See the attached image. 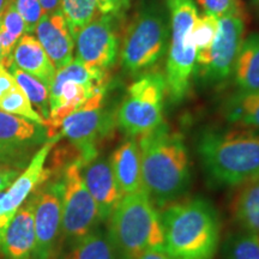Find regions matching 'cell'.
I'll return each mask as SVG.
<instances>
[{"label":"cell","mask_w":259,"mask_h":259,"mask_svg":"<svg viewBox=\"0 0 259 259\" xmlns=\"http://www.w3.org/2000/svg\"><path fill=\"white\" fill-rule=\"evenodd\" d=\"M137 259H174V258L170 257L169 254L166 253V252L162 250H150V251L144 252V253L139 255Z\"/></svg>","instance_id":"cell-36"},{"label":"cell","mask_w":259,"mask_h":259,"mask_svg":"<svg viewBox=\"0 0 259 259\" xmlns=\"http://www.w3.org/2000/svg\"><path fill=\"white\" fill-rule=\"evenodd\" d=\"M234 78L239 92L259 90V34H251L242 42L234 66Z\"/></svg>","instance_id":"cell-22"},{"label":"cell","mask_w":259,"mask_h":259,"mask_svg":"<svg viewBox=\"0 0 259 259\" xmlns=\"http://www.w3.org/2000/svg\"><path fill=\"white\" fill-rule=\"evenodd\" d=\"M204 14L222 18L229 15H244L240 0H197Z\"/></svg>","instance_id":"cell-32"},{"label":"cell","mask_w":259,"mask_h":259,"mask_svg":"<svg viewBox=\"0 0 259 259\" xmlns=\"http://www.w3.org/2000/svg\"><path fill=\"white\" fill-rule=\"evenodd\" d=\"M11 63L24 72L36 77L50 89L57 70L34 35L24 34L21 37L12 52Z\"/></svg>","instance_id":"cell-20"},{"label":"cell","mask_w":259,"mask_h":259,"mask_svg":"<svg viewBox=\"0 0 259 259\" xmlns=\"http://www.w3.org/2000/svg\"><path fill=\"white\" fill-rule=\"evenodd\" d=\"M44 9L45 15L53 14V12L60 10V0H38Z\"/></svg>","instance_id":"cell-37"},{"label":"cell","mask_w":259,"mask_h":259,"mask_svg":"<svg viewBox=\"0 0 259 259\" xmlns=\"http://www.w3.org/2000/svg\"><path fill=\"white\" fill-rule=\"evenodd\" d=\"M167 92L163 73H144L128 87L116 113V122L128 137L148 135L163 124L164 95Z\"/></svg>","instance_id":"cell-8"},{"label":"cell","mask_w":259,"mask_h":259,"mask_svg":"<svg viewBox=\"0 0 259 259\" xmlns=\"http://www.w3.org/2000/svg\"><path fill=\"white\" fill-rule=\"evenodd\" d=\"M23 18L25 24V34L35 32L38 22L45 15L41 3L38 0H10Z\"/></svg>","instance_id":"cell-31"},{"label":"cell","mask_w":259,"mask_h":259,"mask_svg":"<svg viewBox=\"0 0 259 259\" xmlns=\"http://www.w3.org/2000/svg\"><path fill=\"white\" fill-rule=\"evenodd\" d=\"M59 139L60 136L47 139L32 156L27 168L12 181L11 185L3 193L0 198V247L6 228L16 212L27 202L28 197L34 191H36L42 183H46L50 177V170L45 167V164Z\"/></svg>","instance_id":"cell-11"},{"label":"cell","mask_w":259,"mask_h":259,"mask_svg":"<svg viewBox=\"0 0 259 259\" xmlns=\"http://www.w3.org/2000/svg\"><path fill=\"white\" fill-rule=\"evenodd\" d=\"M106 71L93 69L78 60L57 70L50 87V118L47 138L58 136L61 121L82 107L93 95L105 90Z\"/></svg>","instance_id":"cell-7"},{"label":"cell","mask_w":259,"mask_h":259,"mask_svg":"<svg viewBox=\"0 0 259 259\" xmlns=\"http://www.w3.org/2000/svg\"><path fill=\"white\" fill-rule=\"evenodd\" d=\"M45 127L0 111V162H23L32 149L47 138Z\"/></svg>","instance_id":"cell-15"},{"label":"cell","mask_w":259,"mask_h":259,"mask_svg":"<svg viewBox=\"0 0 259 259\" xmlns=\"http://www.w3.org/2000/svg\"><path fill=\"white\" fill-rule=\"evenodd\" d=\"M109 163L122 196L143 189L141 149L135 138L125 139L113 151Z\"/></svg>","instance_id":"cell-19"},{"label":"cell","mask_w":259,"mask_h":259,"mask_svg":"<svg viewBox=\"0 0 259 259\" xmlns=\"http://www.w3.org/2000/svg\"><path fill=\"white\" fill-rule=\"evenodd\" d=\"M219 251L221 259H259V234L239 228L226 236Z\"/></svg>","instance_id":"cell-28"},{"label":"cell","mask_w":259,"mask_h":259,"mask_svg":"<svg viewBox=\"0 0 259 259\" xmlns=\"http://www.w3.org/2000/svg\"><path fill=\"white\" fill-rule=\"evenodd\" d=\"M16 85H17V82L14 76L10 73L9 69L4 64L0 63V100L8 95Z\"/></svg>","instance_id":"cell-34"},{"label":"cell","mask_w":259,"mask_h":259,"mask_svg":"<svg viewBox=\"0 0 259 259\" xmlns=\"http://www.w3.org/2000/svg\"><path fill=\"white\" fill-rule=\"evenodd\" d=\"M143 189L156 208L186 196L192 184L190 154L180 134L166 122L139 139Z\"/></svg>","instance_id":"cell-1"},{"label":"cell","mask_w":259,"mask_h":259,"mask_svg":"<svg viewBox=\"0 0 259 259\" xmlns=\"http://www.w3.org/2000/svg\"><path fill=\"white\" fill-rule=\"evenodd\" d=\"M105 93L106 89L93 95L82 107L67 115L58 128V136L69 139L83 164L97 157L96 142L106 126V114L102 109Z\"/></svg>","instance_id":"cell-10"},{"label":"cell","mask_w":259,"mask_h":259,"mask_svg":"<svg viewBox=\"0 0 259 259\" xmlns=\"http://www.w3.org/2000/svg\"><path fill=\"white\" fill-rule=\"evenodd\" d=\"M252 2H253V5L257 8V10L259 11V0H252Z\"/></svg>","instance_id":"cell-39"},{"label":"cell","mask_w":259,"mask_h":259,"mask_svg":"<svg viewBox=\"0 0 259 259\" xmlns=\"http://www.w3.org/2000/svg\"><path fill=\"white\" fill-rule=\"evenodd\" d=\"M35 32L56 70L73 60L74 40L60 10L42 16Z\"/></svg>","instance_id":"cell-17"},{"label":"cell","mask_w":259,"mask_h":259,"mask_svg":"<svg viewBox=\"0 0 259 259\" xmlns=\"http://www.w3.org/2000/svg\"><path fill=\"white\" fill-rule=\"evenodd\" d=\"M219 30V18L215 16L204 14L198 16L191 31V38L197 50V65L200 73L208 67L210 60V51Z\"/></svg>","instance_id":"cell-27"},{"label":"cell","mask_w":259,"mask_h":259,"mask_svg":"<svg viewBox=\"0 0 259 259\" xmlns=\"http://www.w3.org/2000/svg\"><path fill=\"white\" fill-rule=\"evenodd\" d=\"M61 180L48 183L35 193V247L32 259H52L61 233Z\"/></svg>","instance_id":"cell-12"},{"label":"cell","mask_w":259,"mask_h":259,"mask_svg":"<svg viewBox=\"0 0 259 259\" xmlns=\"http://www.w3.org/2000/svg\"><path fill=\"white\" fill-rule=\"evenodd\" d=\"M170 27L158 6H149L134 18L121 46V65L126 72L141 74L156 65L169 45Z\"/></svg>","instance_id":"cell-6"},{"label":"cell","mask_w":259,"mask_h":259,"mask_svg":"<svg viewBox=\"0 0 259 259\" xmlns=\"http://www.w3.org/2000/svg\"><path fill=\"white\" fill-rule=\"evenodd\" d=\"M82 166L79 158L71 162L61 179V233L72 242L89 234L101 222L95 200L84 184Z\"/></svg>","instance_id":"cell-9"},{"label":"cell","mask_w":259,"mask_h":259,"mask_svg":"<svg viewBox=\"0 0 259 259\" xmlns=\"http://www.w3.org/2000/svg\"><path fill=\"white\" fill-rule=\"evenodd\" d=\"M131 3V0H97L99 5V11L101 15L114 16L121 14L124 10L127 9V6Z\"/></svg>","instance_id":"cell-33"},{"label":"cell","mask_w":259,"mask_h":259,"mask_svg":"<svg viewBox=\"0 0 259 259\" xmlns=\"http://www.w3.org/2000/svg\"><path fill=\"white\" fill-rule=\"evenodd\" d=\"M245 34L244 15H229L219 19V30L210 51L209 65L202 76L223 80L231 76L241 50Z\"/></svg>","instance_id":"cell-14"},{"label":"cell","mask_w":259,"mask_h":259,"mask_svg":"<svg viewBox=\"0 0 259 259\" xmlns=\"http://www.w3.org/2000/svg\"><path fill=\"white\" fill-rule=\"evenodd\" d=\"M235 189L231 202L233 221L240 229L259 234V176Z\"/></svg>","instance_id":"cell-21"},{"label":"cell","mask_w":259,"mask_h":259,"mask_svg":"<svg viewBox=\"0 0 259 259\" xmlns=\"http://www.w3.org/2000/svg\"><path fill=\"white\" fill-rule=\"evenodd\" d=\"M225 116L235 125L259 128V90L232 95L225 105Z\"/></svg>","instance_id":"cell-24"},{"label":"cell","mask_w":259,"mask_h":259,"mask_svg":"<svg viewBox=\"0 0 259 259\" xmlns=\"http://www.w3.org/2000/svg\"><path fill=\"white\" fill-rule=\"evenodd\" d=\"M197 153L210 186L238 187L259 176V128L236 125L205 130Z\"/></svg>","instance_id":"cell-2"},{"label":"cell","mask_w":259,"mask_h":259,"mask_svg":"<svg viewBox=\"0 0 259 259\" xmlns=\"http://www.w3.org/2000/svg\"><path fill=\"white\" fill-rule=\"evenodd\" d=\"M3 193H4V191H3V192H0V198H2V196H3Z\"/></svg>","instance_id":"cell-41"},{"label":"cell","mask_w":259,"mask_h":259,"mask_svg":"<svg viewBox=\"0 0 259 259\" xmlns=\"http://www.w3.org/2000/svg\"><path fill=\"white\" fill-rule=\"evenodd\" d=\"M60 11L72 34L73 40L80 29L90 23L99 11L97 0H60Z\"/></svg>","instance_id":"cell-29"},{"label":"cell","mask_w":259,"mask_h":259,"mask_svg":"<svg viewBox=\"0 0 259 259\" xmlns=\"http://www.w3.org/2000/svg\"><path fill=\"white\" fill-rule=\"evenodd\" d=\"M18 176V170L10 167H0V192L5 191L11 185Z\"/></svg>","instance_id":"cell-35"},{"label":"cell","mask_w":259,"mask_h":259,"mask_svg":"<svg viewBox=\"0 0 259 259\" xmlns=\"http://www.w3.org/2000/svg\"><path fill=\"white\" fill-rule=\"evenodd\" d=\"M164 252L174 259H213L221 245V220L209 199H180L160 213Z\"/></svg>","instance_id":"cell-3"},{"label":"cell","mask_w":259,"mask_h":259,"mask_svg":"<svg viewBox=\"0 0 259 259\" xmlns=\"http://www.w3.org/2000/svg\"><path fill=\"white\" fill-rule=\"evenodd\" d=\"M82 177L87 189L95 200L101 222L107 221L122 196L113 174L109 160L95 157L82 166Z\"/></svg>","instance_id":"cell-16"},{"label":"cell","mask_w":259,"mask_h":259,"mask_svg":"<svg viewBox=\"0 0 259 259\" xmlns=\"http://www.w3.org/2000/svg\"><path fill=\"white\" fill-rule=\"evenodd\" d=\"M63 259H119L108 233L96 228L72 242Z\"/></svg>","instance_id":"cell-23"},{"label":"cell","mask_w":259,"mask_h":259,"mask_svg":"<svg viewBox=\"0 0 259 259\" xmlns=\"http://www.w3.org/2000/svg\"><path fill=\"white\" fill-rule=\"evenodd\" d=\"M8 69L10 73L14 76V78L16 79L18 85L25 93V95H27L29 101H30L32 107L35 108V111L45 119V121L47 124L51 112L50 89H48V87L45 85L36 77L31 76V74L18 69L14 63L10 64Z\"/></svg>","instance_id":"cell-26"},{"label":"cell","mask_w":259,"mask_h":259,"mask_svg":"<svg viewBox=\"0 0 259 259\" xmlns=\"http://www.w3.org/2000/svg\"><path fill=\"white\" fill-rule=\"evenodd\" d=\"M0 111L21 116V118L27 119V120H30L35 124L46 126L45 119L35 111L25 93L18 84L8 95L0 100Z\"/></svg>","instance_id":"cell-30"},{"label":"cell","mask_w":259,"mask_h":259,"mask_svg":"<svg viewBox=\"0 0 259 259\" xmlns=\"http://www.w3.org/2000/svg\"><path fill=\"white\" fill-rule=\"evenodd\" d=\"M25 34L23 18L10 0L0 14V44H2V63L6 67L11 64V56L17 42Z\"/></svg>","instance_id":"cell-25"},{"label":"cell","mask_w":259,"mask_h":259,"mask_svg":"<svg viewBox=\"0 0 259 259\" xmlns=\"http://www.w3.org/2000/svg\"><path fill=\"white\" fill-rule=\"evenodd\" d=\"M108 236L119 259H137L163 248L160 212L144 189L126 194L108 219Z\"/></svg>","instance_id":"cell-4"},{"label":"cell","mask_w":259,"mask_h":259,"mask_svg":"<svg viewBox=\"0 0 259 259\" xmlns=\"http://www.w3.org/2000/svg\"><path fill=\"white\" fill-rule=\"evenodd\" d=\"M0 63H2V44H0Z\"/></svg>","instance_id":"cell-40"},{"label":"cell","mask_w":259,"mask_h":259,"mask_svg":"<svg viewBox=\"0 0 259 259\" xmlns=\"http://www.w3.org/2000/svg\"><path fill=\"white\" fill-rule=\"evenodd\" d=\"M6 3H8V0H0V14H2V11L4 10Z\"/></svg>","instance_id":"cell-38"},{"label":"cell","mask_w":259,"mask_h":259,"mask_svg":"<svg viewBox=\"0 0 259 259\" xmlns=\"http://www.w3.org/2000/svg\"><path fill=\"white\" fill-rule=\"evenodd\" d=\"M34 197L25 202L6 228L0 253L6 259H32L35 247Z\"/></svg>","instance_id":"cell-18"},{"label":"cell","mask_w":259,"mask_h":259,"mask_svg":"<svg viewBox=\"0 0 259 259\" xmlns=\"http://www.w3.org/2000/svg\"><path fill=\"white\" fill-rule=\"evenodd\" d=\"M170 14V36L166 66L167 92L171 102L187 95L197 65V50L191 31L198 18L193 0H167Z\"/></svg>","instance_id":"cell-5"},{"label":"cell","mask_w":259,"mask_h":259,"mask_svg":"<svg viewBox=\"0 0 259 259\" xmlns=\"http://www.w3.org/2000/svg\"><path fill=\"white\" fill-rule=\"evenodd\" d=\"M112 16L94 18L74 36L76 60L93 69L106 71L115 64L118 38L113 28Z\"/></svg>","instance_id":"cell-13"}]
</instances>
